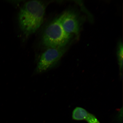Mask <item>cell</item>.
<instances>
[{
	"instance_id": "1",
	"label": "cell",
	"mask_w": 123,
	"mask_h": 123,
	"mask_svg": "<svg viewBox=\"0 0 123 123\" xmlns=\"http://www.w3.org/2000/svg\"><path fill=\"white\" fill-rule=\"evenodd\" d=\"M47 6L43 1L31 0L23 5L18 14L20 29L28 36L34 33L43 22Z\"/></svg>"
},
{
	"instance_id": "2",
	"label": "cell",
	"mask_w": 123,
	"mask_h": 123,
	"mask_svg": "<svg viewBox=\"0 0 123 123\" xmlns=\"http://www.w3.org/2000/svg\"><path fill=\"white\" fill-rule=\"evenodd\" d=\"M72 37V35L64 31L58 17L46 27L43 35L42 43L47 48L65 47Z\"/></svg>"
},
{
	"instance_id": "3",
	"label": "cell",
	"mask_w": 123,
	"mask_h": 123,
	"mask_svg": "<svg viewBox=\"0 0 123 123\" xmlns=\"http://www.w3.org/2000/svg\"><path fill=\"white\" fill-rule=\"evenodd\" d=\"M66 51V47L47 48L40 56L35 69V73H42L55 67Z\"/></svg>"
},
{
	"instance_id": "4",
	"label": "cell",
	"mask_w": 123,
	"mask_h": 123,
	"mask_svg": "<svg viewBox=\"0 0 123 123\" xmlns=\"http://www.w3.org/2000/svg\"><path fill=\"white\" fill-rule=\"evenodd\" d=\"M63 28L70 34L79 35L81 23L78 14L71 10L64 12L59 17Z\"/></svg>"
},
{
	"instance_id": "5",
	"label": "cell",
	"mask_w": 123,
	"mask_h": 123,
	"mask_svg": "<svg viewBox=\"0 0 123 123\" xmlns=\"http://www.w3.org/2000/svg\"><path fill=\"white\" fill-rule=\"evenodd\" d=\"M88 113L86 110L82 108L76 107L73 110L72 117L75 120H83L86 119Z\"/></svg>"
},
{
	"instance_id": "6",
	"label": "cell",
	"mask_w": 123,
	"mask_h": 123,
	"mask_svg": "<svg viewBox=\"0 0 123 123\" xmlns=\"http://www.w3.org/2000/svg\"><path fill=\"white\" fill-rule=\"evenodd\" d=\"M117 53L120 70L121 71L123 67V45L121 41H120L118 43Z\"/></svg>"
},
{
	"instance_id": "7",
	"label": "cell",
	"mask_w": 123,
	"mask_h": 123,
	"mask_svg": "<svg viewBox=\"0 0 123 123\" xmlns=\"http://www.w3.org/2000/svg\"><path fill=\"white\" fill-rule=\"evenodd\" d=\"M85 120L88 123H100L94 115L89 113Z\"/></svg>"
}]
</instances>
